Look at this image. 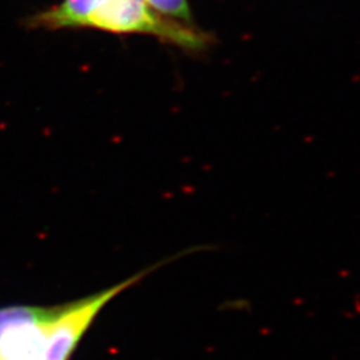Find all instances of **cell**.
I'll return each instance as SVG.
<instances>
[{"label": "cell", "mask_w": 360, "mask_h": 360, "mask_svg": "<svg viewBox=\"0 0 360 360\" xmlns=\"http://www.w3.org/2000/svg\"><path fill=\"white\" fill-rule=\"evenodd\" d=\"M84 27L119 35H151L187 52L205 51L212 41L199 27L155 13L146 0H108L91 15Z\"/></svg>", "instance_id": "6da1fadb"}, {"label": "cell", "mask_w": 360, "mask_h": 360, "mask_svg": "<svg viewBox=\"0 0 360 360\" xmlns=\"http://www.w3.org/2000/svg\"><path fill=\"white\" fill-rule=\"evenodd\" d=\"M58 309L15 306L0 309V340L13 328L50 321Z\"/></svg>", "instance_id": "277c9868"}, {"label": "cell", "mask_w": 360, "mask_h": 360, "mask_svg": "<svg viewBox=\"0 0 360 360\" xmlns=\"http://www.w3.org/2000/svg\"><path fill=\"white\" fill-rule=\"evenodd\" d=\"M108 0H62L55 7L34 13L26 20V26L34 30L83 28L87 19Z\"/></svg>", "instance_id": "3957f363"}, {"label": "cell", "mask_w": 360, "mask_h": 360, "mask_svg": "<svg viewBox=\"0 0 360 360\" xmlns=\"http://www.w3.org/2000/svg\"><path fill=\"white\" fill-rule=\"evenodd\" d=\"M155 13L168 19L178 20L184 25L196 26L193 22V8L190 0H146Z\"/></svg>", "instance_id": "5b68a950"}, {"label": "cell", "mask_w": 360, "mask_h": 360, "mask_svg": "<svg viewBox=\"0 0 360 360\" xmlns=\"http://www.w3.org/2000/svg\"><path fill=\"white\" fill-rule=\"evenodd\" d=\"M146 274L147 272H142L105 291L58 309L47 326L46 339L39 360H68L98 312L111 299L136 283Z\"/></svg>", "instance_id": "7a4b0ae2"}]
</instances>
